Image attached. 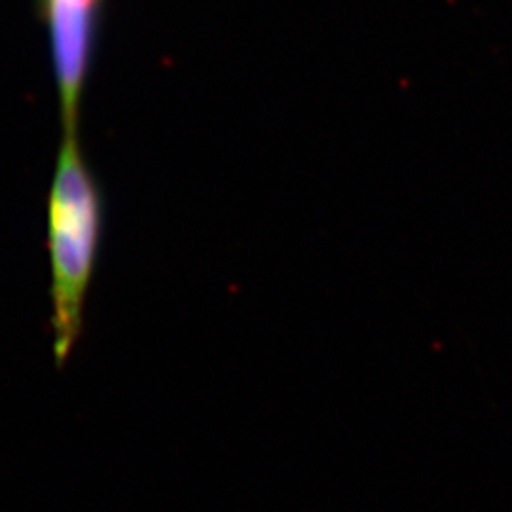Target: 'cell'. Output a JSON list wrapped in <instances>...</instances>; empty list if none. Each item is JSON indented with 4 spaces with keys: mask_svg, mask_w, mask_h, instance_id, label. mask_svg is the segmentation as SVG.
<instances>
[{
    "mask_svg": "<svg viewBox=\"0 0 512 512\" xmlns=\"http://www.w3.org/2000/svg\"><path fill=\"white\" fill-rule=\"evenodd\" d=\"M101 226V194L82 160L76 135H65L48 205L57 365L67 361L82 332L84 300L97 258Z\"/></svg>",
    "mask_w": 512,
    "mask_h": 512,
    "instance_id": "1",
    "label": "cell"
},
{
    "mask_svg": "<svg viewBox=\"0 0 512 512\" xmlns=\"http://www.w3.org/2000/svg\"><path fill=\"white\" fill-rule=\"evenodd\" d=\"M101 0H46L55 76L61 99L65 135L76 133L78 107L86 74L90 71Z\"/></svg>",
    "mask_w": 512,
    "mask_h": 512,
    "instance_id": "2",
    "label": "cell"
},
{
    "mask_svg": "<svg viewBox=\"0 0 512 512\" xmlns=\"http://www.w3.org/2000/svg\"><path fill=\"white\" fill-rule=\"evenodd\" d=\"M38 4H40V10L44 8V4H46V0H38Z\"/></svg>",
    "mask_w": 512,
    "mask_h": 512,
    "instance_id": "3",
    "label": "cell"
}]
</instances>
